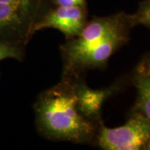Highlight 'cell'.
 Returning a JSON list of instances; mask_svg holds the SVG:
<instances>
[{
    "mask_svg": "<svg viewBox=\"0 0 150 150\" xmlns=\"http://www.w3.org/2000/svg\"><path fill=\"white\" fill-rule=\"evenodd\" d=\"M145 149L146 150H150V140H149V141L148 142V143L147 144V145H146Z\"/></svg>",
    "mask_w": 150,
    "mask_h": 150,
    "instance_id": "cell-12",
    "label": "cell"
},
{
    "mask_svg": "<svg viewBox=\"0 0 150 150\" xmlns=\"http://www.w3.org/2000/svg\"><path fill=\"white\" fill-rule=\"evenodd\" d=\"M40 7L0 2V42L18 44L33 34Z\"/></svg>",
    "mask_w": 150,
    "mask_h": 150,
    "instance_id": "cell-4",
    "label": "cell"
},
{
    "mask_svg": "<svg viewBox=\"0 0 150 150\" xmlns=\"http://www.w3.org/2000/svg\"><path fill=\"white\" fill-rule=\"evenodd\" d=\"M150 140V120L132 111L122 126L109 128L101 124L95 142L106 150L145 149Z\"/></svg>",
    "mask_w": 150,
    "mask_h": 150,
    "instance_id": "cell-3",
    "label": "cell"
},
{
    "mask_svg": "<svg viewBox=\"0 0 150 150\" xmlns=\"http://www.w3.org/2000/svg\"><path fill=\"white\" fill-rule=\"evenodd\" d=\"M57 6L86 7V0H53Z\"/></svg>",
    "mask_w": 150,
    "mask_h": 150,
    "instance_id": "cell-10",
    "label": "cell"
},
{
    "mask_svg": "<svg viewBox=\"0 0 150 150\" xmlns=\"http://www.w3.org/2000/svg\"><path fill=\"white\" fill-rule=\"evenodd\" d=\"M88 22L86 7L57 6L38 20L33 28V33L46 28L61 31L67 40L78 36Z\"/></svg>",
    "mask_w": 150,
    "mask_h": 150,
    "instance_id": "cell-5",
    "label": "cell"
},
{
    "mask_svg": "<svg viewBox=\"0 0 150 150\" xmlns=\"http://www.w3.org/2000/svg\"><path fill=\"white\" fill-rule=\"evenodd\" d=\"M132 15L135 25H144L150 29V0L140 2L138 11Z\"/></svg>",
    "mask_w": 150,
    "mask_h": 150,
    "instance_id": "cell-8",
    "label": "cell"
},
{
    "mask_svg": "<svg viewBox=\"0 0 150 150\" xmlns=\"http://www.w3.org/2000/svg\"><path fill=\"white\" fill-rule=\"evenodd\" d=\"M135 26L132 15L125 12L88 21L78 36L61 46L63 78L78 79L88 70L106 67L110 58L128 42Z\"/></svg>",
    "mask_w": 150,
    "mask_h": 150,
    "instance_id": "cell-1",
    "label": "cell"
},
{
    "mask_svg": "<svg viewBox=\"0 0 150 150\" xmlns=\"http://www.w3.org/2000/svg\"><path fill=\"white\" fill-rule=\"evenodd\" d=\"M141 67V68L144 69V70L149 71L150 72V54H148L142 60L141 62L138 65Z\"/></svg>",
    "mask_w": 150,
    "mask_h": 150,
    "instance_id": "cell-11",
    "label": "cell"
},
{
    "mask_svg": "<svg viewBox=\"0 0 150 150\" xmlns=\"http://www.w3.org/2000/svg\"><path fill=\"white\" fill-rule=\"evenodd\" d=\"M117 86H113L104 90L90 88L80 79H76V92L77 104L80 111L88 119L97 122L101 121V110L106 99L117 91Z\"/></svg>",
    "mask_w": 150,
    "mask_h": 150,
    "instance_id": "cell-6",
    "label": "cell"
},
{
    "mask_svg": "<svg viewBox=\"0 0 150 150\" xmlns=\"http://www.w3.org/2000/svg\"><path fill=\"white\" fill-rule=\"evenodd\" d=\"M137 97L132 111L141 114L150 120V72L138 66L134 76Z\"/></svg>",
    "mask_w": 150,
    "mask_h": 150,
    "instance_id": "cell-7",
    "label": "cell"
},
{
    "mask_svg": "<svg viewBox=\"0 0 150 150\" xmlns=\"http://www.w3.org/2000/svg\"><path fill=\"white\" fill-rule=\"evenodd\" d=\"M22 52L19 44L0 42V61L6 59H22Z\"/></svg>",
    "mask_w": 150,
    "mask_h": 150,
    "instance_id": "cell-9",
    "label": "cell"
},
{
    "mask_svg": "<svg viewBox=\"0 0 150 150\" xmlns=\"http://www.w3.org/2000/svg\"><path fill=\"white\" fill-rule=\"evenodd\" d=\"M35 121L40 134L49 139L77 144L95 142L99 123L88 119L77 104L76 79L61 82L40 95L35 105Z\"/></svg>",
    "mask_w": 150,
    "mask_h": 150,
    "instance_id": "cell-2",
    "label": "cell"
}]
</instances>
